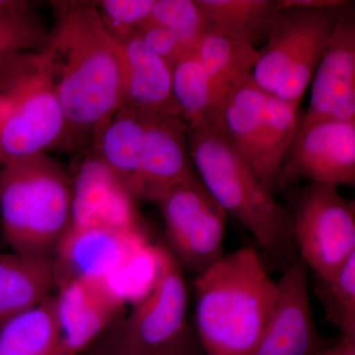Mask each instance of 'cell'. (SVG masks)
Instances as JSON below:
<instances>
[{"mask_svg": "<svg viewBox=\"0 0 355 355\" xmlns=\"http://www.w3.org/2000/svg\"><path fill=\"white\" fill-rule=\"evenodd\" d=\"M57 25L42 50L67 123V139L95 142L123 105L120 40L95 2L58 3Z\"/></svg>", "mask_w": 355, "mask_h": 355, "instance_id": "obj_1", "label": "cell"}, {"mask_svg": "<svg viewBox=\"0 0 355 355\" xmlns=\"http://www.w3.org/2000/svg\"><path fill=\"white\" fill-rule=\"evenodd\" d=\"M195 330L205 355H254L272 317L277 284L254 248L238 249L193 280Z\"/></svg>", "mask_w": 355, "mask_h": 355, "instance_id": "obj_2", "label": "cell"}, {"mask_svg": "<svg viewBox=\"0 0 355 355\" xmlns=\"http://www.w3.org/2000/svg\"><path fill=\"white\" fill-rule=\"evenodd\" d=\"M189 151L200 182L217 203L251 233L266 258L286 270L299 259L291 214L254 170L210 125L188 127Z\"/></svg>", "mask_w": 355, "mask_h": 355, "instance_id": "obj_3", "label": "cell"}, {"mask_svg": "<svg viewBox=\"0 0 355 355\" xmlns=\"http://www.w3.org/2000/svg\"><path fill=\"white\" fill-rule=\"evenodd\" d=\"M182 116L121 107L100 130L96 154L135 200L155 202L176 184L200 181Z\"/></svg>", "mask_w": 355, "mask_h": 355, "instance_id": "obj_4", "label": "cell"}, {"mask_svg": "<svg viewBox=\"0 0 355 355\" xmlns=\"http://www.w3.org/2000/svg\"><path fill=\"white\" fill-rule=\"evenodd\" d=\"M71 226V177L46 153L0 169V230L9 251L53 260Z\"/></svg>", "mask_w": 355, "mask_h": 355, "instance_id": "obj_5", "label": "cell"}, {"mask_svg": "<svg viewBox=\"0 0 355 355\" xmlns=\"http://www.w3.org/2000/svg\"><path fill=\"white\" fill-rule=\"evenodd\" d=\"M67 123L43 50L0 58V166L46 153Z\"/></svg>", "mask_w": 355, "mask_h": 355, "instance_id": "obj_6", "label": "cell"}, {"mask_svg": "<svg viewBox=\"0 0 355 355\" xmlns=\"http://www.w3.org/2000/svg\"><path fill=\"white\" fill-rule=\"evenodd\" d=\"M153 284L125 317H120L81 355H149L169 347L188 328L189 293L184 270L165 245L153 248Z\"/></svg>", "mask_w": 355, "mask_h": 355, "instance_id": "obj_7", "label": "cell"}, {"mask_svg": "<svg viewBox=\"0 0 355 355\" xmlns=\"http://www.w3.org/2000/svg\"><path fill=\"white\" fill-rule=\"evenodd\" d=\"M343 6L284 7L272 34L259 50L260 58L252 71L256 83L279 99L301 103Z\"/></svg>", "mask_w": 355, "mask_h": 355, "instance_id": "obj_8", "label": "cell"}, {"mask_svg": "<svg viewBox=\"0 0 355 355\" xmlns=\"http://www.w3.org/2000/svg\"><path fill=\"white\" fill-rule=\"evenodd\" d=\"M299 258L315 277L331 279L355 254V205L338 187L308 183L284 191Z\"/></svg>", "mask_w": 355, "mask_h": 355, "instance_id": "obj_9", "label": "cell"}, {"mask_svg": "<svg viewBox=\"0 0 355 355\" xmlns=\"http://www.w3.org/2000/svg\"><path fill=\"white\" fill-rule=\"evenodd\" d=\"M154 202L164 219L165 247L183 270L200 275L224 256L228 216L202 182L176 184Z\"/></svg>", "mask_w": 355, "mask_h": 355, "instance_id": "obj_10", "label": "cell"}, {"mask_svg": "<svg viewBox=\"0 0 355 355\" xmlns=\"http://www.w3.org/2000/svg\"><path fill=\"white\" fill-rule=\"evenodd\" d=\"M300 180L354 186L355 120L320 121L297 130L273 191H286Z\"/></svg>", "mask_w": 355, "mask_h": 355, "instance_id": "obj_11", "label": "cell"}, {"mask_svg": "<svg viewBox=\"0 0 355 355\" xmlns=\"http://www.w3.org/2000/svg\"><path fill=\"white\" fill-rule=\"evenodd\" d=\"M150 247L144 230L70 227L53 257L55 282L79 279L108 284Z\"/></svg>", "mask_w": 355, "mask_h": 355, "instance_id": "obj_12", "label": "cell"}, {"mask_svg": "<svg viewBox=\"0 0 355 355\" xmlns=\"http://www.w3.org/2000/svg\"><path fill=\"white\" fill-rule=\"evenodd\" d=\"M355 120V12L349 1L313 76L309 108L298 130L320 121Z\"/></svg>", "mask_w": 355, "mask_h": 355, "instance_id": "obj_13", "label": "cell"}, {"mask_svg": "<svg viewBox=\"0 0 355 355\" xmlns=\"http://www.w3.org/2000/svg\"><path fill=\"white\" fill-rule=\"evenodd\" d=\"M272 317L254 355H310L327 345L311 309L308 268L300 258L282 273Z\"/></svg>", "mask_w": 355, "mask_h": 355, "instance_id": "obj_14", "label": "cell"}, {"mask_svg": "<svg viewBox=\"0 0 355 355\" xmlns=\"http://www.w3.org/2000/svg\"><path fill=\"white\" fill-rule=\"evenodd\" d=\"M135 200L108 166L89 155L71 177V226L144 230Z\"/></svg>", "mask_w": 355, "mask_h": 355, "instance_id": "obj_15", "label": "cell"}, {"mask_svg": "<svg viewBox=\"0 0 355 355\" xmlns=\"http://www.w3.org/2000/svg\"><path fill=\"white\" fill-rule=\"evenodd\" d=\"M55 314L65 355H81L121 317L125 301L107 284L87 279L58 284Z\"/></svg>", "mask_w": 355, "mask_h": 355, "instance_id": "obj_16", "label": "cell"}, {"mask_svg": "<svg viewBox=\"0 0 355 355\" xmlns=\"http://www.w3.org/2000/svg\"><path fill=\"white\" fill-rule=\"evenodd\" d=\"M270 93L252 73L240 77L217 99L210 127L220 133L273 193L265 155V107Z\"/></svg>", "mask_w": 355, "mask_h": 355, "instance_id": "obj_17", "label": "cell"}, {"mask_svg": "<svg viewBox=\"0 0 355 355\" xmlns=\"http://www.w3.org/2000/svg\"><path fill=\"white\" fill-rule=\"evenodd\" d=\"M120 42L123 67L121 107L182 116L173 95L171 65L151 51L137 33Z\"/></svg>", "mask_w": 355, "mask_h": 355, "instance_id": "obj_18", "label": "cell"}, {"mask_svg": "<svg viewBox=\"0 0 355 355\" xmlns=\"http://www.w3.org/2000/svg\"><path fill=\"white\" fill-rule=\"evenodd\" d=\"M55 286L53 260L0 251V323L43 302Z\"/></svg>", "mask_w": 355, "mask_h": 355, "instance_id": "obj_19", "label": "cell"}, {"mask_svg": "<svg viewBox=\"0 0 355 355\" xmlns=\"http://www.w3.org/2000/svg\"><path fill=\"white\" fill-rule=\"evenodd\" d=\"M207 29H216L254 44L266 41L277 25L280 0H196Z\"/></svg>", "mask_w": 355, "mask_h": 355, "instance_id": "obj_20", "label": "cell"}, {"mask_svg": "<svg viewBox=\"0 0 355 355\" xmlns=\"http://www.w3.org/2000/svg\"><path fill=\"white\" fill-rule=\"evenodd\" d=\"M0 355H65L53 293L0 323Z\"/></svg>", "mask_w": 355, "mask_h": 355, "instance_id": "obj_21", "label": "cell"}, {"mask_svg": "<svg viewBox=\"0 0 355 355\" xmlns=\"http://www.w3.org/2000/svg\"><path fill=\"white\" fill-rule=\"evenodd\" d=\"M198 60L219 96L240 77L252 73L260 58L254 44L216 29H207L196 49Z\"/></svg>", "mask_w": 355, "mask_h": 355, "instance_id": "obj_22", "label": "cell"}, {"mask_svg": "<svg viewBox=\"0 0 355 355\" xmlns=\"http://www.w3.org/2000/svg\"><path fill=\"white\" fill-rule=\"evenodd\" d=\"M172 90L188 127L211 125L216 92L196 51L172 65Z\"/></svg>", "mask_w": 355, "mask_h": 355, "instance_id": "obj_23", "label": "cell"}, {"mask_svg": "<svg viewBox=\"0 0 355 355\" xmlns=\"http://www.w3.org/2000/svg\"><path fill=\"white\" fill-rule=\"evenodd\" d=\"M314 291L327 321L340 330L342 338L355 343V254L333 279L315 277Z\"/></svg>", "mask_w": 355, "mask_h": 355, "instance_id": "obj_24", "label": "cell"}, {"mask_svg": "<svg viewBox=\"0 0 355 355\" xmlns=\"http://www.w3.org/2000/svg\"><path fill=\"white\" fill-rule=\"evenodd\" d=\"M148 21L176 33L193 51L207 30L196 0H154Z\"/></svg>", "mask_w": 355, "mask_h": 355, "instance_id": "obj_25", "label": "cell"}, {"mask_svg": "<svg viewBox=\"0 0 355 355\" xmlns=\"http://www.w3.org/2000/svg\"><path fill=\"white\" fill-rule=\"evenodd\" d=\"M48 39L31 8L0 16V58L41 50Z\"/></svg>", "mask_w": 355, "mask_h": 355, "instance_id": "obj_26", "label": "cell"}, {"mask_svg": "<svg viewBox=\"0 0 355 355\" xmlns=\"http://www.w3.org/2000/svg\"><path fill=\"white\" fill-rule=\"evenodd\" d=\"M154 0H102L95 2L105 25L116 39L135 34L153 11Z\"/></svg>", "mask_w": 355, "mask_h": 355, "instance_id": "obj_27", "label": "cell"}, {"mask_svg": "<svg viewBox=\"0 0 355 355\" xmlns=\"http://www.w3.org/2000/svg\"><path fill=\"white\" fill-rule=\"evenodd\" d=\"M137 35L151 51L171 67L180 58L196 51L191 50L176 33L150 21H147L137 32Z\"/></svg>", "mask_w": 355, "mask_h": 355, "instance_id": "obj_28", "label": "cell"}, {"mask_svg": "<svg viewBox=\"0 0 355 355\" xmlns=\"http://www.w3.org/2000/svg\"><path fill=\"white\" fill-rule=\"evenodd\" d=\"M149 355H205L193 327L189 324L179 338L162 350Z\"/></svg>", "mask_w": 355, "mask_h": 355, "instance_id": "obj_29", "label": "cell"}, {"mask_svg": "<svg viewBox=\"0 0 355 355\" xmlns=\"http://www.w3.org/2000/svg\"><path fill=\"white\" fill-rule=\"evenodd\" d=\"M310 355H355V343L349 342L340 336L335 343H327Z\"/></svg>", "mask_w": 355, "mask_h": 355, "instance_id": "obj_30", "label": "cell"}, {"mask_svg": "<svg viewBox=\"0 0 355 355\" xmlns=\"http://www.w3.org/2000/svg\"><path fill=\"white\" fill-rule=\"evenodd\" d=\"M347 1L345 0H280L282 7L298 6L308 8H324V7H340Z\"/></svg>", "mask_w": 355, "mask_h": 355, "instance_id": "obj_31", "label": "cell"}, {"mask_svg": "<svg viewBox=\"0 0 355 355\" xmlns=\"http://www.w3.org/2000/svg\"><path fill=\"white\" fill-rule=\"evenodd\" d=\"M31 8L30 4L26 1L20 0H0V16L19 12V11L26 10Z\"/></svg>", "mask_w": 355, "mask_h": 355, "instance_id": "obj_32", "label": "cell"}, {"mask_svg": "<svg viewBox=\"0 0 355 355\" xmlns=\"http://www.w3.org/2000/svg\"><path fill=\"white\" fill-rule=\"evenodd\" d=\"M0 241L3 242V240H2L1 230H0Z\"/></svg>", "mask_w": 355, "mask_h": 355, "instance_id": "obj_33", "label": "cell"}, {"mask_svg": "<svg viewBox=\"0 0 355 355\" xmlns=\"http://www.w3.org/2000/svg\"><path fill=\"white\" fill-rule=\"evenodd\" d=\"M2 245H4V243L2 241H0V249H1Z\"/></svg>", "mask_w": 355, "mask_h": 355, "instance_id": "obj_34", "label": "cell"}]
</instances>
